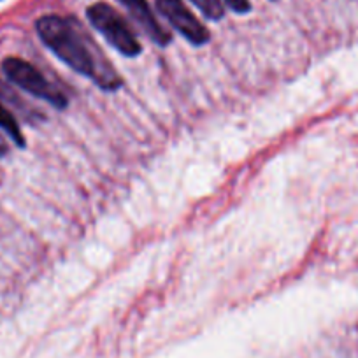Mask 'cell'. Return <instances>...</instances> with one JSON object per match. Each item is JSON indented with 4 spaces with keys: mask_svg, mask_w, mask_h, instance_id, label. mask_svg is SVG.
Masks as SVG:
<instances>
[{
    "mask_svg": "<svg viewBox=\"0 0 358 358\" xmlns=\"http://www.w3.org/2000/svg\"><path fill=\"white\" fill-rule=\"evenodd\" d=\"M36 30L41 41L72 71L92 79L106 92L122 88L123 81L118 72L74 20L48 15L37 20Z\"/></svg>",
    "mask_w": 358,
    "mask_h": 358,
    "instance_id": "cell-1",
    "label": "cell"
},
{
    "mask_svg": "<svg viewBox=\"0 0 358 358\" xmlns=\"http://www.w3.org/2000/svg\"><path fill=\"white\" fill-rule=\"evenodd\" d=\"M86 16H88V22L92 23L95 30H97L101 36H104V39L118 51L123 57L134 58L137 55H141L143 46L137 41L136 34L132 32L129 25H127L125 20L118 15L116 9H113L111 6L104 4V2H99V4L90 6L86 9Z\"/></svg>",
    "mask_w": 358,
    "mask_h": 358,
    "instance_id": "cell-2",
    "label": "cell"
},
{
    "mask_svg": "<svg viewBox=\"0 0 358 358\" xmlns=\"http://www.w3.org/2000/svg\"><path fill=\"white\" fill-rule=\"evenodd\" d=\"M2 71H4L6 78H8L13 85L22 88L27 94L34 95V97L37 99H43V101L55 106L57 109L67 108V97L62 94L60 90L55 88V86L27 60H22V58L16 57L6 58L4 64H2Z\"/></svg>",
    "mask_w": 358,
    "mask_h": 358,
    "instance_id": "cell-3",
    "label": "cell"
},
{
    "mask_svg": "<svg viewBox=\"0 0 358 358\" xmlns=\"http://www.w3.org/2000/svg\"><path fill=\"white\" fill-rule=\"evenodd\" d=\"M157 9L190 44L204 46L209 41L208 29L192 15L183 0H157Z\"/></svg>",
    "mask_w": 358,
    "mask_h": 358,
    "instance_id": "cell-4",
    "label": "cell"
},
{
    "mask_svg": "<svg viewBox=\"0 0 358 358\" xmlns=\"http://www.w3.org/2000/svg\"><path fill=\"white\" fill-rule=\"evenodd\" d=\"M123 6L127 8V11L130 13V16L134 18V22L144 30L148 37L153 41L158 46H167L171 43V34L164 29V27L158 23V20L155 18L153 11H151L148 0H120Z\"/></svg>",
    "mask_w": 358,
    "mask_h": 358,
    "instance_id": "cell-5",
    "label": "cell"
},
{
    "mask_svg": "<svg viewBox=\"0 0 358 358\" xmlns=\"http://www.w3.org/2000/svg\"><path fill=\"white\" fill-rule=\"evenodd\" d=\"M0 129L4 130L9 137H11L13 143L18 148H25V137H23L22 129H20L18 120L15 118L11 111L6 108V104L0 101Z\"/></svg>",
    "mask_w": 358,
    "mask_h": 358,
    "instance_id": "cell-6",
    "label": "cell"
},
{
    "mask_svg": "<svg viewBox=\"0 0 358 358\" xmlns=\"http://www.w3.org/2000/svg\"><path fill=\"white\" fill-rule=\"evenodd\" d=\"M192 4L197 6L202 15L209 20H222L225 16V4L223 0H190Z\"/></svg>",
    "mask_w": 358,
    "mask_h": 358,
    "instance_id": "cell-7",
    "label": "cell"
},
{
    "mask_svg": "<svg viewBox=\"0 0 358 358\" xmlns=\"http://www.w3.org/2000/svg\"><path fill=\"white\" fill-rule=\"evenodd\" d=\"M223 4L229 6L234 13H239V15H244V13H250L251 4L248 0H223Z\"/></svg>",
    "mask_w": 358,
    "mask_h": 358,
    "instance_id": "cell-8",
    "label": "cell"
},
{
    "mask_svg": "<svg viewBox=\"0 0 358 358\" xmlns=\"http://www.w3.org/2000/svg\"><path fill=\"white\" fill-rule=\"evenodd\" d=\"M8 151H9V146H8V143H6V139L2 136H0V158L2 157H6V155H8Z\"/></svg>",
    "mask_w": 358,
    "mask_h": 358,
    "instance_id": "cell-9",
    "label": "cell"
}]
</instances>
